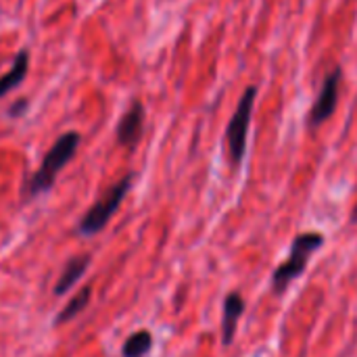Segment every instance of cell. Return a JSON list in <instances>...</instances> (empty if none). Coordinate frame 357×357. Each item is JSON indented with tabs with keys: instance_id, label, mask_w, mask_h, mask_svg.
<instances>
[{
	"instance_id": "1",
	"label": "cell",
	"mask_w": 357,
	"mask_h": 357,
	"mask_svg": "<svg viewBox=\"0 0 357 357\" xmlns=\"http://www.w3.org/2000/svg\"><path fill=\"white\" fill-rule=\"evenodd\" d=\"M79 134L77 132H65L63 136L56 138V142L50 146V151L46 153L40 169L31 176V180L27 182V195L29 197H38L42 192H48L59 176V172L73 159V155L77 153L79 146Z\"/></svg>"
},
{
	"instance_id": "2",
	"label": "cell",
	"mask_w": 357,
	"mask_h": 357,
	"mask_svg": "<svg viewBox=\"0 0 357 357\" xmlns=\"http://www.w3.org/2000/svg\"><path fill=\"white\" fill-rule=\"evenodd\" d=\"M322 247H324V236H322V234H318V232L299 234V236L293 241L289 259H287L282 266H278V268L274 270V274H272V289H274V293H278V295L284 293L287 287H289L293 280H297V278L305 272V268H307L312 255H314L316 251H320Z\"/></svg>"
},
{
	"instance_id": "3",
	"label": "cell",
	"mask_w": 357,
	"mask_h": 357,
	"mask_svg": "<svg viewBox=\"0 0 357 357\" xmlns=\"http://www.w3.org/2000/svg\"><path fill=\"white\" fill-rule=\"evenodd\" d=\"M255 96H257V88L251 86L245 90V94L241 96L236 111L226 128V146H228V155L232 165H241L247 153V136H249V126H251V113H253V105H255Z\"/></svg>"
},
{
	"instance_id": "4",
	"label": "cell",
	"mask_w": 357,
	"mask_h": 357,
	"mask_svg": "<svg viewBox=\"0 0 357 357\" xmlns=\"http://www.w3.org/2000/svg\"><path fill=\"white\" fill-rule=\"evenodd\" d=\"M132 188V176H126L121 182H117L102 199H98L88 211L86 215L79 220V234L84 236H94L98 234L107 224L109 220L115 215V211L119 209V205L123 203L128 190Z\"/></svg>"
},
{
	"instance_id": "5",
	"label": "cell",
	"mask_w": 357,
	"mask_h": 357,
	"mask_svg": "<svg viewBox=\"0 0 357 357\" xmlns=\"http://www.w3.org/2000/svg\"><path fill=\"white\" fill-rule=\"evenodd\" d=\"M341 77H343V71L341 67L333 69L328 73V77L324 79L322 88H320V94L307 115V123L310 128H318L320 123H324L337 109V102H339V88H341Z\"/></svg>"
},
{
	"instance_id": "6",
	"label": "cell",
	"mask_w": 357,
	"mask_h": 357,
	"mask_svg": "<svg viewBox=\"0 0 357 357\" xmlns=\"http://www.w3.org/2000/svg\"><path fill=\"white\" fill-rule=\"evenodd\" d=\"M144 128V107L142 102H132V107L123 113V117L117 123V142L121 146H136Z\"/></svg>"
},
{
	"instance_id": "7",
	"label": "cell",
	"mask_w": 357,
	"mask_h": 357,
	"mask_svg": "<svg viewBox=\"0 0 357 357\" xmlns=\"http://www.w3.org/2000/svg\"><path fill=\"white\" fill-rule=\"evenodd\" d=\"M245 314V299L241 293H228L224 299V318H222V341L224 345H230L241 316Z\"/></svg>"
},
{
	"instance_id": "8",
	"label": "cell",
	"mask_w": 357,
	"mask_h": 357,
	"mask_svg": "<svg viewBox=\"0 0 357 357\" xmlns=\"http://www.w3.org/2000/svg\"><path fill=\"white\" fill-rule=\"evenodd\" d=\"M88 266H90V255H79V257H73L67 266H65V270H63V274H61V278H59V282H56V287H54V295H65L71 287H75L77 284V280L84 276V272L88 270Z\"/></svg>"
},
{
	"instance_id": "9",
	"label": "cell",
	"mask_w": 357,
	"mask_h": 357,
	"mask_svg": "<svg viewBox=\"0 0 357 357\" xmlns=\"http://www.w3.org/2000/svg\"><path fill=\"white\" fill-rule=\"evenodd\" d=\"M27 71H29V52H27V50H21V52L15 56L10 71H8L6 75L0 77V98L19 86V84L25 79Z\"/></svg>"
},
{
	"instance_id": "10",
	"label": "cell",
	"mask_w": 357,
	"mask_h": 357,
	"mask_svg": "<svg viewBox=\"0 0 357 357\" xmlns=\"http://www.w3.org/2000/svg\"><path fill=\"white\" fill-rule=\"evenodd\" d=\"M153 347V335L149 331H138L134 333L126 343L121 354L123 357H144Z\"/></svg>"
},
{
	"instance_id": "11",
	"label": "cell",
	"mask_w": 357,
	"mask_h": 357,
	"mask_svg": "<svg viewBox=\"0 0 357 357\" xmlns=\"http://www.w3.org/2000/svg\"><path fill=\"white\" fill-rule=\"evenodd\" d=\"M90 297H92V291H90V287H84L69 303H67V307L56 316V320H54V324H65V322H69V320H73L77 314H82L84 310H86V305L90 303Z\"/></svg>"
},
{
	"instance_id": "12",
	"label": "cell",
	"mask_w": 357,
	"mask_h": 357,
	"mask_svg": "<svg viewBox=\"0 0 357 357\" xmlns=\"http://www.w3.org/2000/svg\"><path fill=\"white\" fill-rule=\"evenodd\" d=\"M27 105H29V102H27L25 98H21V100H17V102L8 109V113H10L13 117H19V115H23V113H25Z\"/></svg>"
},
{
	"instance_id": "13",
	"label": "cell",
	"mask_w": 357,
	"mask_h": 357,
	"mask_svg": "<svg viewBox=\"0 0 357 357\" xmlns=\"http://www.w3.org/2000/svg\"><path fill=\"white\" fill-rule=\"evenodd\" d=\"M357 222V205H356V209H354V213H351V224H356Z\"/></svg>"
}]
</instances>
